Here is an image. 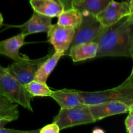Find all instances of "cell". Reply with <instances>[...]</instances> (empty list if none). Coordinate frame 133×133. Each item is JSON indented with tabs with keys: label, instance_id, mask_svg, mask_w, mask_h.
<instances>
[{
	"label": "cell",
	"instance_id": "obj_10",
	"mask_svg": "<svg viewBox=\"0 0 133 133\" xmlns=\"http://www.w3.org/2000/svg\"><path fill=\"white\" fill-rule=\"evenodd\" d=\"M52 18L34 11L29 20L15 27H18L21 32L25 36L38 32H47L52 25Z\"/></svg>",
	"mask_w": 133,
	"mask_h": 133
},
{
	"label": "cell",
	"instance_id": "obj_15",
	"mask_svg": "<svg viewBox=\"0 0 133 133\" xmlns=\"http://www.w3.org/2000/svg\"><path fill=\"white\" fill-rule=\"evenodd\" d=\"M113 0H74L71 8H74L81 14H90L97 16L102 12Z\"/></svg>",
	"mask_w": 133,
	"mask_h": 133
},
{
	"label": "cell",
	"instance_id": "obj_4",
	"mask_svg": "<svg viewBox=\"0 0 133 133\" xmlns=\"http://www.w3.org/2000/svg\"><path fill=\"white\" fill-rule=\"evenodd\" d=\"M60 129H65L80 125L94 123L89 106L85 104L71 108L61 109L58 114L53 118Z\"/></svg>",
	"mask_w": 133,
	"mask_h": 133
},
{
	"label": "cell",
	"instance_id": "obj_13",
	"mask_svg": "<svg viewBox=\"0 0 133 133\" xmlns=\"http://www.w3.org/2000/svg\"><path fill=\"white\" fill-rule=\"evenodd\" d=\"M33 11L46 16L57 17L65 10L61 0H29Z\"/></svg>",
	"mask_w": 133,
	"mask_h": 133
},
{
	"label": "cell",
	"instance_id": "obj_25",
	"mask_svg": "<svg viewBox=\"0 0 133 133\" xmlns=\"http://www.w3.org/2000/svg\"><path fill=\"white\" fill-rule=\"evenodd\" d=\"M129 9H130V14L131 16L133 17V0H131L130 2L129 3Z\"/></svg>",
	"mask_w": 133,
	"mask_h": 133
},
{
	"label": "cell",
	"instance_id": "obj_22",
	"mask_svg": "<svg viewBox=\"0 0 133 133\" xmlns=\"http://www.w3.org/2000/svg\"><path fill=\"white\" fill-rule=\"evenodd\" d=\"M131 58H132V61H133V52H132V57H131ZM122 84L133 87V64H132V71H131V74H130L129 76L127 77V79H126L125 81H123V83H122Z\"/></svg>",
	"mask_w": 133,
	"mask_h": 133
},
{
	"label": "cell",
	"instance_id": "obj_12",
	"mask_svg": "<svg viewBox=\"0 0 133 133\" xmlns=\"http://www.w3.org/2000/svg\"><path fill=\"white\" fill-rule=\"evenodd\" d=\"M98 51V44L96 42L81 43L70 47L68 55L74 62L96 58Z\"/></svg>",
	"mask_w": 133,
	"mask_h": 133
},
{
	"label": "cell",
	"instance_id": "obj_18",
	"mask_svg": "<svg viewBox=\"0 0 133 133\" xmlns=\"http://www.w3.org/2000/svg\"><path fill=\"white\" fill-rule=\"evenodd\" d=\"M19 116L18 105L0 94V118H5L10 122L16 120Z\"/></svg>",
	"mask_w": 133,
	"mask_h": 133
},
{
	"label": "cell",
	"instance_id": "obj_20",
	"mask_svg": "<svg viewBox=\"0 0 133 133\" xmlns=\"http://www.w3.org/2000/svg\"><path fill=\"white\" fill-rule=\"evenodd\" d=\"M61 131L58 125L53 122L52 123L44 126L39 130V133H58Z\"/></svg>",
	"mask_w": 133,
	"mask_h": 133
},
{
	"label": "cell",
	"instance_id": "obj_21",
	"mask_svg": "<svg viewBox=\"0 0 133 133\" xmlns=\"http://www.w3.org/2000/svg\"><path fill=\"white\" fill-rule=\"evenodd\" d=\"M128 112V116L125 120V125L126 129L133 125V109H130Z\"/></svg>",
	"mask_w": 133,
	"mask_h": 133
},
{
	"label": "cell",
	"instance_id": "obj_11",
	"mask_svg": "<svg viewBox=\"0 0 133 133\" xmlns=\"http://www.w3.org/2000/svg\"><path fill=\"white\" fill-rule=\"evenodd\" d=\"M25 35L19 33L16 36L0 41V55L11 58L14 62H18L25 58L21 56L19 49L24 45Z\"/></svg>",
	"mask_w": 133,
	"mask_h": 133
},
{
	"label": "cell",
	"instance_id": "obj_27",
	"mask_svg": "<svg viewBox=\"0 0 133 133\" xmlns=\"http://www.w3.org/2000/svg\"><path fill=\"white\" fill-rule=\"evenodd\" d=\"M3 17L2 14L0 12V26L3 24Z\"/></svg>",
	"mask_w": 133,
	"mask_h": 133
},
{
	"label": "cell",
	"instance_id": "obj_24",
	"mask_svg": "<svg viewBox=\"0 0 133 133\" xmlns=\"http://www.w3.org/2000/svg\"><path fill=\"white\" fill-rule=\"evenodd\" d=\"M61 1H62V3L64 5L65 9H68L71 8V4L72 1H74V0H61Z\"/></svg>",
	"mask_w": 133,
	"mask_h": 133
},
{
	"label": "cell",
	"instance_id": "obj_17",
	"mask_svg": "<svg viewBox=\"0 0 133 133\" xmlns=\"http://www.w3.org/2000/svg\"><path fill=\"white\" fill-rule=\"evenodd\" d=\"M57 18V24L65 27H71L75 30L80 26L83 20L81 12L74 8L65 9Z\"/></svg>",
	"mask_w": 133,
	"mask_h": 133
},
{
	"label": "cell",
	"instance_id": "obj_26",
	"mask_svg": "<svg viewBox=\"0 0 133 133\" xmlns=\"http://www.w3.org/2000/svg\"><path fill=\"white\" fill-rule=\"evenodd\" d=\"M127 130V132L129 133H133V125L131 126V127H129V128L126 129Z\"/></svg>",
	"mask_w": 133,
	"mask_h": 133
},
{
	"label": "cell",
	"instance_id": "obj_28",
	"mask_svg": "<svg viewBox=\"0 0 133 133\" xmlns=\"http://www.w3.org/2000/svg\"><path fill=\"white\" fill-rule=\"evenodd\" d=\"M130 109H133V104H132V105L130 106Z\"/></svg>",
	"mask_w": 133,
	"mask_h": 133
},
{
	"label": "cell",
	"instance_id": "obj_6",
	"mask_svg": "<svg viewBox=\"0 0 133 133\" xmlns=\"http://www.w3.org/2000/svg\"><path fill=\"white\" fill-rule=\"evenodd\" d=\"M51 53L45 57L36 59H30L25 56L23 60L9 65L6 68L9 74L15 77L23 85L35 80V75L40 65L50 56Z\"/></svg>",
	"mask_w": 133,
	"mask_h": 133
},
{
	"label": "cell",
	"instance_id": "obj_2",
	"mask_svg": "<svg viewBox=\"0 0 133 133\" xmlns=\"http://www.w3.org/2000/svg\"><path fill=\"white\" fill-rule=\"evenodd\" d=\"M0 94L6 96L18 105L33 112L31 102L33 97L8 72L6 68L0 66Z\"/></svg>",
	"mask_w": 133,
	"mask_h": 133
},
{
	"label": "cell",
	"instance_id": "obj_5",
	"mask_svg": "<svg viewBox=\"0 0 133 133\" xmlns=\"http://www.w3.org/2000/svg\"><path fill=\"white\" fill-rule=\"evenodd\" d=\"M83 20L80 26L75 29L70 47L81 43L97 42L105 27L101 24L96 16L82 14Z\"/></svg>",
	"mask_w": 133,
	"mask_h": 133
},
{
	"label": "cell",
	"instance_id": "obj_16",
	"mask_svg": "<svg viewBox=\"0 0 133 133\" xmlns=\"http://www.w3.org/2000/svg\"><path fill=\"white\" fill-rule=\"evenodd\" d=\"M63 55H64V54L62 53L55 51L51 53L50 56L43 62L38 69L35 75V80L42 83H46L49 75L56 67L60 58Z\"/></svg>",
	"mask_w": 133,
	"mask_h": 133
},
{
	"label": "cell",
	"instance_id": "obj_19",
	"mask_svg": "<svg viewBox=\"0 0 133 133\" xmlns=\"http://www.w3.org/2000/svg\"><path fill=\"white\" fill-rule=\"evenodd\" d=\"M32 97H51L53 90L49 88L46 83L33 80L25 85Z\"/></svg>",
	"mask_w": 133,
	"mask_h": 133
},
{
	"label": "cell",
	"instance_id": "obj_23",
	"mask_svg": "<svg viewBox=\"0 0 133 133\" xmlns=\"http://www.w3.org/2000/svg\"><path fill=\"white\" fill-rule=\"evenodd\" d=\"M10 122L8 119H5V118H0V129L4 128L8 123Z\"/></svg>",
	"mask_w": 133,
	"mask_h": 133
},
{
	"label": "cell",
	"instance_id": "obj_9",
	"mask_svg": "<svg viewBox=\"0 0 133 133\" xmlns=\"http://www.w3.org/2000/svg\"><path fill=\"white\" fill-rule=\"evenodd\" d=\"M88 106L95 122L111 116L125 114L130 110L129 106L119 101H109Z\"/></svg>",
	"mask_w": 133,
	"mask_h": 133
},
{
	"label": "cell",
	"instance_id": "obj_29",
	"mask_svg": "<svg viewBox=\"0 0 133 133\" xmlns=\"http://www.w3.org/2000/svg\"><path fill=\"white\" fill-rule=\"evenodd\" d=\"M126 1H127V2H128V3H129V2H130V1H131V0H126Z\"/></svg>",
	"mask_w": 133,
	"mask_h": 133
},
{
	"label": "cell",
	"instance_id": "obj_14",
	"mask_svg": "<svg viewBox=\"0 0 133 133\" xmlns=\"http://www.w3.org/2000/svg\"><path fill=\"white\" fill-rule=\"evenodd\" d=\"M51 97L58 104L61 109L71 108L84 104L78 90H75L62 89L53 91Z\"/></svg>",
	"mask_w": 133,
	"mask_h": 133
},
{
	"label": "cell",
	"instance_id": "obj_1",
	"mask_svg": "<svg viewBox=\"0 0 133 133\" xmlns=\"http://www.w3.org/2000/svg\"><path fill=\"white\" fill-rule=\"evenodd\" d=\"M96 57H132L133 17L128 15L114 24L105 27L97 40Z\"/></svg>",
	"mask_w": 133,
	"mask_h": 133
},
{
	"label": "cell",
	"instance_id": "obj_8",
	"mask_svg": "<svg viewBox=\"0 0 133 133\" xmlns=\"http://www.w3.org/2000/svg\"><path fill=\"white\" fill-rule=\"evenodd\" d=\"M129 14V4L127 1L118 2L113 0L96 17L101 24L104 27H107L114 24Z\"/></svg>",
	"mask_w": 133,
	"mask_h": 133
},
{
	"label": "cell",
	"instance_id": "obj_7",
	"mask_svg": "<svg viewBox=\"0 0 133 133\" xmlns=\"http://www.w3.org/2000/svg\"><path fill=\"white\" fill-rule=\"evenodd\" d=\"M75 29L57 24H52L48 33V42L53 45L55 52L65 53L70 48L75 34Z\"/></svg>",
	"mask_w": 133,
	"mask_h": 133
},
{
	"label": "cell",
	"instance_id": "obj_3",
	"mask_svg": "<svg viewBox=\"0 0 133 133\" xmlns=\"http://www.w3.org/2000/svg\"><path fill=\"white\" fill-rule=\"evenodd\" d=\"M83 103L87 105H95L109 101H119L128 106L133 104V87L121 84L111 89L96 92L78 90Z\"/></svg>",
	"mask_w": 133,
	"mask_h": 133
}]
</instances>
